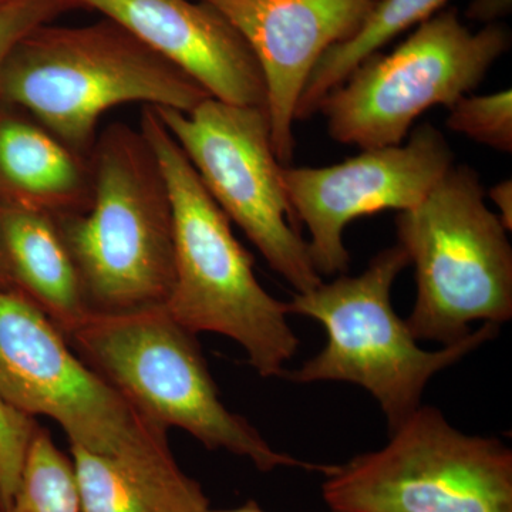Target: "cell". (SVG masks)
I'll use <instances>...</instances> for the list:
<instances>
[{
	"mask_svg": "<svg viewBox=\"0 0 512 512\" xmlns=\"http://www.w3.org/2000/svg\"><path fill=\"white\" fill-rule=\"evenodd\" d=\"M140 131L156 156L173 210L174 284L165 311L194 335L218 333L237 342L259 376H284L299 348L288 303L259 284L254 259L154 107L144 106Z\"/></svg>",
	"mask_w": 512,
	"mask_h": 512,
	"instance_id": "cell-1",
	"label": "cell"
},
{
	"mask_svg": "<svg viewBox=\"0 0 512 512\" xmlns=\"http://www.w3.org/2000/svg\"><path fill=\"white\" fill-rule=\"evenodd\" d=\"M208 97L183 70L110 19L79 28L39 26L15 46L0 77V100L86 158L101 116L113 107L144 103L188 113Z\"/></svg>",
	"mask_w": 512,
	"mask_h": 512,
	"instance_id": "cell-2",
	"label": "cell"
},
{
	"mask_svg": "<svg viewBox=\"0 0 512 512\" xmlns=\"http://www.w3.org/2000/svg\"><path fill=\"white\" fill-rule=\"evenodd\" d=\"M92 200L55 217L89 313L161 308L174 284V220L163 174L140 130L111 124L89 157Z\"/></svg>",
	"mask_w": 512,
	"mask_h": 512,
	"instance_id": "cell-3",
	"label": "cell"
},
{
	"mask_svg": "<svg viewBox=\"0 0 512 512\" xmlns=\"http://www.w3.org/2000/svg\"><path fill=\"white\" fill-rule=\"evenodd\" d=\"M64 339L76 355L119 390L151 423L178 427L208 450L247 458L259 471L302 468L323 476L333 466L275 450L251 423L222 403L194 333L161 308L87 313Z\"/></svg>",
	"mask_w": 512,
	"mask_h": 512,
	"instance_id": "cell-4",
	"label": "cell"
},
{
	"mask_svg": "<svg viewBox=\"0 0 512 512\" xmlns=\"http://www.w3.org/2000/svg\"><path fill=\"white\" fill-rule=\"evenodd\" d=\"M409 265L400 245L383 249L362 274L339 275L330 284L296 293L288 303L289 315L316 320L326 330L325 348L288 372V379L357 384L379 403L389 431L419 409L424 390L437 373L493 340L500 329L484 323L439 350L421 349L392 303L394 282Z\"/></svg>",
	"mask_w": 512,
	"mask_h": 512,
	"instance_id": "cell-5",
	"label": "cell"
},
{
	"mask_svg": "<svg viewBox=\"0 0 512 512\" xmlns=\"http://www.w3.org/2000/svg\"><path fill=\"white\" fill-rule=\"evenodd\" d=\"M414 266L416 301L406 319L417 340L450 345L474 322L512 318V248L507 228L485 204L480 177L451 165L413 210L396 218Z\"/></svg>",
	"mask_w": 512,
	"mask_h": 512,
	"instance_id": "cell-6",
	"label": "cell"
},
{
	"mask_svg": "<svg viewBox=\"0 0 512 512\" xmlns=\"http://www.w3.org/2000/svg\"><path fill=\"white\" fill-rule=\"evenodd\" d=\"M325 477L333 512H512L511 448L457 430L430 406Z\"/></svg>",
	"mask_w": 512,
	"mask_h": 512,
	"instance_id": "cell-7",
	"label": "cell"
},
{
	"mask_svg": "<svg viewBox=\"0 0 512 512\" xmlns=\"http://www.w3.org/2000/svg\"><path fill=\"white\" fill-rule=\"evenodd\" d=\"M511 45L503 26L473 33L456 9L436 13L389 55L367 57L320 101L333 140L362 150L399 146L433 106L450 109Z\"/></svg>",
	"mask_w": 512,
	"mask_h": 512,
	"instance_id": "cell-8",
	"label": "cell"
},
{
	"mask_svg": "<svg viewBox=\"0 0 512 512\" xmlns=\"http://www.w3.org/2000/svg\"><path fill=\"white\" fill-rule=\"evenodd\" d=\"M0 402L32 419L49 417L70 446L99 456L173 453L167 430L87 366L35 303L2 289Z\"/></svg>",
	"mask_w": 512,
	"mask_h": 512,
	"instance_id": "cell-9",
	"label": "cell"
},
{
	"mask_svg": "<svg viewBox=\"0 0 512 512\" xmlns=\"http://www.w3.org/2000/svg\"><path fill=\"white\" fill-rule=\"evenodd\" d=\"M154 109L211 197L276 274L296 293L322 284L286 195L265 109L214 97L188 113Z\"/></svg>",
	"mask_w": 512,
	"mask_h": 512,
	"instance_id": "cell-10",
	"label": "cell"
},
{
	"mask_svg": "<svg viewBox=\"0 0 512 512\" xmlns=\"http://www.w3.org/2000/svg\"><path fill=\"white\" fill-rule=\"evenodd\" d=\"M453 161L446 138L427 123L406 144L363 150L330 167H282L289 204L296 222L308 229L306 242L318 274L348 271L343 231L350 222L384 210H413Z\"/></svg>",
	"mask_w": 512,
	"mask_h": 512,
	"instance_id": "cell-11",
	"label": "cell"
},
{
	"mask_svg": "<svg viewBox=\"0 0 512 512\" xmlns=\"http://www.w3.org/2000/svg\"><path fill=\"white\" fill-rule=\"evenodd\" d=\"M245 40L265 83V111L279 163H291L293 121L306 82L330 47L349 39L376 0H200Z\"/></svg>",
	"mask_w": 512,
	"mask_h": 512,
	"instance_id": "cell-12",
	"label": "cell"
},
{
	"mask_svg": "<svg viewBox=\"0 0 512 512\" xmlns=\"http://www.w3.org/2000/svg\"><path fill=\"white\" fill-rule=\"evenodd\" d=\"M119 23L214 99L265 109L254 53L217 9L200 0H67Z\"/></svg>",
	"mask_w": 512,
	"mask_h": 512,
	"instance_id": "cell-13",
	"label": "cell"
},
{
	"mask_svg": "<svg viewBox=\"0 0 512 512\" xmlns=\"http://www.w3.org/2000/svg\"><path fill=\"white\" fill-rule=\"evenodd\" d=\"M90 200L89 158L30 117L0 116V202L55 218L86 210Z\"/></svg>",
	"mask_w": 512,
	"mask_h": 512,
	"instance_id": "cell-14",
	"label": "cell"
},
{
	"mask_svg": "<svg viewBox=\"0 0 512 512\" xmlns=\"http://www.w3.org/2000/svg\"><path fill=\"white\" fill-rule=\"evenodd\" d=\"M80 512H205L210 500L173 453L106 457L70 446Z\"/></svg>",
	"mask_w": 512,
	"mask_h": 512,
	"instance_id": "cell-15",
	"label": "cell"
},
{
	"mask_svg": "<svg viewBox=\"0 0 512 512\" xmlns=\"http://www.w3.org/2000/svg\"><path fill=\"white\" fill-rule=\"evenodd\" d=\"M0 248L16 291L35 303L62 335L89 313L55 218L0 202Z\"/></svg>",
	"mask_w": 512,
	"mask_h": 512,
	"instance_id": "cell-16",
	"label": "cell"
},
{
	"mask_svg": "<svg viewBox=\"0 0 512 512\" xmlns=\"http://www.w3.org/2000/svg\"><path fill=\"white\" fill-rule=\"evenodd\" d=\"M447 0H376L360 28L349 39L330 47L303 89L296 120L318 113L320 101L340 86L360 63L375 55L400 33L426 22Z\"/></svg>",
	"mask_w": 512,
	"mask_h": 512,
	"instance_id": "cell-17",
	"label": "cell"
},
{
	"mask_svg": "<svg viewBox=\"0 0 512 512\" xmlns=\"http://www.w3.org/2000/svg\"><path fill=\"white\" fill-rule=\"evenodd\" d=\"M6 512H80L72 460L39 424Z\"/></svg>",
	"mask_w": 512,
	"mask_h": 512,
	"instance_id": "cell-18",
	"label": "cell"
},
{
	"mask_svg": "<svg viewBox=\"0 0 512 512\" xmlns=\"http://www.w3.org/2000/svg\"><path fill=\"white\" fill-rule=\"evenodd\" d=\"M447 127L494 150L512 151V93L466 94L450 107Z\"/></svg>",
	"mask_w": 512,
	"mask_h": 512,
	"instance_id": "cell-19",
	"label": "cell"
},
{
	"mask_svg": "<svg viewBox=\"0 0 512 512\" xmlns=\"http://www.w3.org/2000/svg\"><path fill=\"white\" fill-rule=\"evenodd\" d=\"M37 423L0 402V501L8 507L25 464Z\"/></svg>",
	"mask_w": 512,
	"mask_h": 512,
	"instance_id": "cell-20",
	"label": "cell"
},
{
	"mask_svg": "<svg viewBox=\"0 0 512 512\" xmlns=\"http://www.w3.org/2000/svg\"><path fill=\"white\" fill-rule=\"evenodd\" d=\"M74 6L67 0H10L0 3V77L15 46L39 26Z\"/></svg>",
	"mask_w": 512,
	"mask_h": 512,
	"instance_id": "cell-21",
	"label": "cell"
},
{
	"mask_svg": "<svg viewBox=\"0 0 512 512\" xmlns=\"http://www.w3.org/2000/svg\"><path fill=\"white\" fill-rule=\"evenodd\" d=\"M490 200L493 201L495 207L498 208V217L507 231L512 229V181L508 180L501 181L497 185L491 188Z\"/></svg>",
	"mask_w": 512,
	"mask_h": 512,
	"instance_id": "cell-22",
	"label": "cell"
},
{
	"mask_svg": "<svg viewBox=\"0 0 512 512\" xmlns=\"http://www.w3.org/2000/svg\"><path fill=\"white\" fill-rule=\"evenodd\" d=\"M511 0H476L468 10V16L478 20H493L510 9Z\"/></svg>",
	"mask_w": 512,
	"mask_h": 512,
	"instance_id": "cell-23",
	"label": "cell"
},
{
	"mask_svg": "<svg viewBox=\"0 0 512 512\" xmlns=\"http://www.w3.org/2000/svg\"><path fill=\"white\" fill-rule=\"evenodd\" d=\"M0 289L2 291H16L8 265H6L5 256H3L2 248H0Z\"/></svg>",
	"mask_w": 512,
	"mask_h": 512,
	"instance_id": "cell-24",
	"label": "cell"
},
{
	"mask_svg": "<svg viewBox=\"0 0 512 512\" xmlns=\"http://www.w3.org/2000/svg\"><path fill=\"white\" fill-rule=\"evenodd\" d=\"M205 512H266L262 510L261 507H259V504L256 503V501H248V503H245L244 505H241V507L237 508H231V510H211V508H208ZM333 512V511H330Z\"/></svg>",
	"mask_w": 512,
	"mask_h": 512,
	"instance_id": "cell-25",
	"label": "cell"
},
{
	"mask_svg": "<svg viewBox=\"0 0 512 512\" xmlns=\"http://www.w3.org/2000/svg\"><path fill=\"white\" fill-rule=\"evenodd\" d=\"M0 512H6V507L3 505L2 501H0Z\"/></svg>",
	"mask_w": 512,
	"mask_h": 512,
	"instance_id": "cell-26",
	"label": "cell"
},
{
	"mask_svg": "<svg viewBox=\"0 0 512 512\" xmlns=\"http://www.w3.org/2000/svg\"><path fill=\"white\" fill-rule=\"evenodd\" d=\"M10 2V0H0V3Z\"/></svg>",
	"mask_w": 512,
	"mask_h": 512,
	"instance_id": "cell-27",
	"label": "cell"
}]
</instances>
